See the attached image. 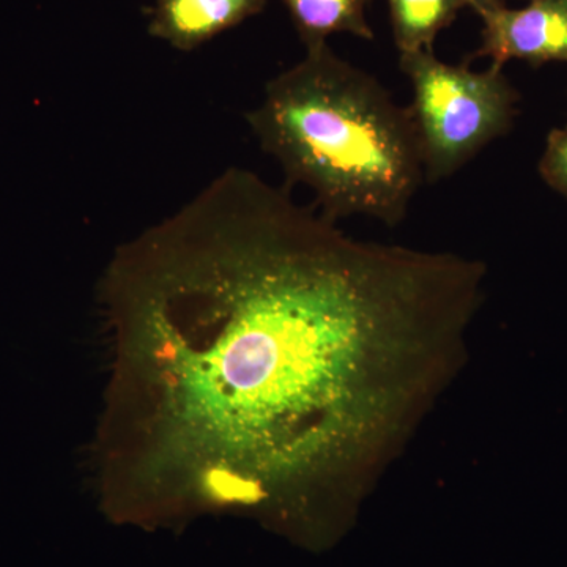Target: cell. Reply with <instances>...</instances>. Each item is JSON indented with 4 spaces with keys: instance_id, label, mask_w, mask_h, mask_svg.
Wrapping results in <instances>:
<instances>
[{
    "instance_id": "6da1fadb",
    "label": "cell",
    "mask_w": 567,
    "mask_h": 567,
    "mask_svg": "<svg viewBox=\"0 0 567 567\" xmlns=\"http://www.w3.org/2000/svg\"><path fill=\"white\" fill-rule=\"evenodd\" d=\"M100 301L96 481L112 514L152 522L357 481L456 352L480 282L233 167L115 251Z\"/></svg>"
},
{
    "instance_id": "7a4b0ae2",
    "label": "cell",
    "mask_w": 567,
    "mask_h": 567,
    "mask_svg": "<svg viewBox=\"0 0 567 567\" xmlns=\"http://www.w3.org/2000/svg\"><path fill=\"white\" fill-rule=\"evenodd\" d=\"M246 118L287 181L308 186L330 221L368 216L398 226L425 181L410 107L328 41L268 82Z\"/></svg>"
},
{
    "instance_id": "3957f363",
    "label": "cell",
    "mask_w": 567,
    "mask_h": 567,
    "mask_svg": "<svg viewBox=\"0 0 567 567\" xmlns=\"http://www.w3.org/2000/svg\"><path fill=\"white\" fill-rule=\"evenodd\" d=\"M413 87L410 106L423 153L424 178L436 183L456 174L487 144L509 130L517 92L503 66L475 71L450 65L434 51L401 54Z\"/></svg>"
},
{
    "instance_id": "277c9868",
    "label": "cell",
    "mask_w": 567,
    "mask_h": 567,
    "mask_svg": "<svg viewBox=\"0 0 567 567\" xmlns=\"http://www.w3.org/2000/svg\"><path fill=\"white\" fill-rule=\"evenodd\" d=\"M483 43L476 58L509 61L567 62V0H529L522 9L505 6L484 11Z\"/></svg>"
},
{
    "instance_id": "5b68a950",
    "label": "cell",
    "mask_w": 567,
    "mask_h": 567,
    "mask_svg": "<svg viewBox=\"0 0 567 567\" xmlns=\"http://www.w3.org/2000/svg\"><path fill=\"white\" fill-rule=\"evenodd\" d=\"M268 0H155L147 31L174 50L189 52L244 24Z\"/></svg>"
},
{
    "instance_id": "8992f818",
    "label": "cell",
    "mask_w": 567,
    "mask_h": 567,
    "mask_svg": "<svg viewBox=\"0 0 567 567\" xmlns=\"http://www.w3.org/2000/svg\"><path fill=\"white\" fill-rule=\"evenodd\" d=\"M305 48L327 43L336 33L372 40L368 6L371 0H282Z\"/></svg>"
},
{
    "instance_id": "52a82bcc",
    "label": "cell",
    "mask_w": 567,
    "mask_h": 567,
    "mask_svg": "<svg viewBox=\"0 0 567 567\" xmlns=\"http://www.w3.org/2000/svg\"><path fill=\"white\" fill-rule=\"evenodd\" d=\"M399 54L434 51L439 33L456 21L466 0H386Z\"/></svg>"
},
{
    "instance_id": "ba28073f",
    "label": "cell",
    "mask_w": 567,
    "mask_h": 567,
    "mask_svg": "<svg viewBox=\"0 0 567 567\" xmlns=\"http://www.w3.org/2000/svg\"><path fill=\"white\" fill-rule=\"evenodd\" d=\"M539 169L544 181L567 197V126L548 134Z\"/></svg>"
},
{
    "instance_id": "9c48e42d",
    "label": "cell",
    "mask_w": 567,
    "mask_h": 567,
    "mask_svg": "<svg viewBox=\"0 0 567 567\" xmlns=\"http://www.w3.org/2000/svg\"><path fill=\"white\" fill-rule=\"evenodd\" d=\"M466 6H468V9L476 11L477 14H481L484 11L503 6V2L502 0H466Z\"/></svg>"
}]
</instances>
